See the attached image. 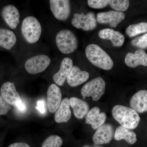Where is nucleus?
I'll return each instance as SVG.
<instances>
[{
  "instance_id": "nucleus-3",
  "label": "nucleus",
  "mask_w": 147,
  "mask_h": 147,
  "mask_svg": "<svg viewBox=\"0 0 147 147\" xmlns=\"http://www.w3.org/2000/svg\"><path fill=\"white\" fill-rule=\"evenodd\" d=\"M21 30L25 39L31 44L35 43L39 40L42 32V28L39 21L32 16L24 18Z\"/></svg>"
},
{
  "instance_id": "nucleus-16",
  "label": "nucleus",
  "mask_w": 147,
  "mask_h": 147,
  "mask_svg": "<svg viewBox=\"0 0 147 147\" xmlns=\"http://www.w3.org/2000/svg\"><path fill=\"white\" fill-rule=\"evenodd\" d=\"M89 76L87 71H82L79 67L74 66L67 78V82L70 86L76 87L86 82Z\"/></svg>"
},
{
  "instance_id": "nucleus-14",
  "label": "nucleus",
  "mask_w": 147,
  "mask_h": 147,
  "mask_svg": "<svg viewBox=\"0 0 147 147\" xmlns=\"http://www.w3.org/2000/svg\"><path fill=\"white\" fill-rule=\"evenodd\" d=\"M106 119L105 113H100L99 108L94 107L87 113L86 123L91 125L92 128L96 129L105 123Z\"/></svg>"
},
{
  "instance_id": "nucleus-33",
  "label": "nucleus",
  "mask_w": 147,
  "mask_h": 147,
  "mask_svg": "<svg viewBox=\"0 0 147 147\" xmlns=\"http://www.w3.org/2000/svg\"><path fill=\"white\" fill-rule=\"evenodd\" d=\"M83 147H102L100 146H99V145H94L93 146H89V145H86V146H84Z\"/></svg>"
},
{
  "instance_id": "nucleus-2",
  "label": "nucleus",
  "mask_w": 147,
  "mask_h": 147,
  "mask_svg": "<svg viewBox=\"0 0 147 147\" xmlns=\"http://www.w3.org/2000/svg\"><path fill=\"white\" fill-rule=\"evenodd\" d=\"M87 59L93 65L105 70L113 68L114 62L110 56L101 47L96 44H91L85 50Z\"/></svg>"
},
{
  "instance_id": "nucleus-21",
  "label": "nucleus",
  "mask_w": 147,
  "mask_h": 147,
  "mask_svg": "<svg viewBox=\"0 0 147 147\" xmlns=\"http://www.w3.org/2000/svg\"><path fill=\"white\" fill-rule=\"evenodd\" d=\"M69 105L73 110L74 114L76 118L82 119L86 115L89 111V105L84 100L76 97L70 98Z\"/></svg>"
},
{
  "instance_id": "nucleus-11",
  "label": "nucleus",
  "mask_w": 147,
  "mask_h": 147,
  "mask_svg": "<svg viewBox=\"0 0 147 147\" xmlns=\"http://www.w3.org/2000/svg\"><path fill=\"white\" fill-rule=\"evenodd\" d=\"M61 89L56 84H52L47 91V106L50 113H56L61 102Z\"/></svg>"
},
{
  "instance_id": "nucleus-6",
  "label": "nucleus",
  "mask_w": 147,
  "mask_h": 147,
  "mask_svg": "<svg viewBox=\"0 0 147 147\" xmlns=\"http://www.w3.org/2000/svg\"><path fill=\"white\" fill-rule=\"evenodd\" d=\"M50 63V58L47 55H36L30 58L26 61L25 67L29 73L36 74L45 71Z\"/></svg>"
},
{
  "instance_id": "nucleus-19",
  "label": "nucleus",
  "mask_w": 147,
  "mask_h": 147,
  "mask_svg": "<svg viewBox=\"0 0 147 147\" xmlns=\"http://www.w3.org/2000/svg\"><path fill=\"white\" fill-rule=\"evenodd\" d=\"M98 35L101 39L111 40L114 47H121L124 42L125 37L123 35L113 29H102L99 32Z\"/></svg>"
},
{
  "instance_id": "nucleus-25",
  "label": "nucleus",
  "mask_w": 147,
  "mask_h": 147,
  "mask_svg": "<svg viewBox=\"0 0 147 147\" xmlns=\"http://www.w3.org/2000/svg\"><path fill=\"white\" fill-rule=\"evenodd\" d=\"M109 4L111 8L117 11H125L127 10L129 5V1L127 0H110Z\"/></svg>"
},
{
  "instance_id": "nucleus-30",
  "label": "nucleus",
  "mask_w": 147,
  "mask_h": 147,
  "mask_svg": "<svg viewBox=\"0 0 147 147\" xmlns=\"http://www.w3.org/2000/svg\"><path fill=\"white\" fill-rule=\"evenodd\" d=\"M14 107L17 111L20 113H25L27 109L26 105L25 104V102L22 100L18 101Z\"/></svg>"
},
{
  "instance_id": "nucleus-31",
  "label": "nucleus",
  "mask_w": 147,
  "mask_h": 147,
  "mask_svg": "<svg viewBox=\"0 0 147 147\" xmlns=\"http://www.w3.org/2000/svg\"><path fill=\"white\" fill-rule=\"evenodd\" d=\"M45 102L43 100H38L37 102L36 108L37 110L41 113V114H45L46 112V108L45 107Z\"/></svg>"
},
{
  "instance_id": "nucleus-18",
  "label": "nucleus",
  "mask_w": 147,
  "mask_h": 147,
  "mask_svg": "<svg viewBox=\"0 0 147 147\" xmlns=\"http://www.w3.org/2000/svg\"><path fill=\"white\" fill-rule=\"evenodd\" d=\"M125 62L132 68L139 65L147 66V54L142 49H138L134 53H128L125 56Z\"/></svg>"
},
{
  "instance_id": "nucleus-13",
  "label": "nucleus",
  "mask_w": 147,
  "mask_h": 147,
  "mask_svg": "<svg viewBox=\"0 0 147 147\" xmlns=\"http://www.w3.org/2000/svg\"><path fill=\"white\" fill-rule=\"evenodd\" d=\"M4 20L11 28L15 29L20 22V14L15 6L8 5L5 6L1 11Z\"/></svg>"
},
{
  "instance_id": "nucleus-8",
  "label": "nucleus",
  "mask_w": 147,
  "mask_h": 147,
  "mask_svg": "<svg viewBox=\"0 0 147 147\" xmlns=\"http://www.w3.org/2000/svg\"><path fill=\"white\" fill-rule=\"evenodd\" d=\"M50 9L55 18L65 21L70 15V1L68 0H50Z\"/></svg>"
},
{
  "instance_id": "nucleus-22",
  "label": "nucleus",
  "mask_w": 147,
  "mask_h": 147,
  "mask_svg": "<svg viewBox=\"0 0 147 147\" xmlns=\"http://www.w3.org/2000/svg\"><path fill=\"white\" fill-rule=\"evenodd\" d=\"M16 37L12 31L8 29L0 28V46L10 50L16 42Z\"/></svg>"
},
{
  "instance_id": "nucleus-12",
  "label": "nucleus",
  "mask_w": 147,
  "mask_h": 147,
  "mask_svg": "<svg viewBox=\"0 0 147 147\" xmlns=\"http://www.w3.org/2000/svg\"><path fill=\"white\" fill-rule=\"evenodd\" d=\"M1 94L7 102L14 107L18 101L22 100L14 83L7 82L3 84L1 87Z\"/></svg>"
},
{
  "instance_id": "nucleus-20",
  "label": "nucleus",
  "mask_w": 147,
  "mask_h": 147,
  "mask_svg": "<svg viewBox=\"0 0 147 147\" xmlns=\"http://www.w3.org/2000/svg\"><path fill=\"white\" fill-rule=\"evenodd\" d=\"M70 107L69 99L67 98H64L55 113V120L56 122L57 123H67L69 120L71 116Z\"/></svg>"
},
{
  "instance_id": "nucleus-7",
  "label": "nucleus",
  "mask_w": 147,
  "mask_h": 147,
  "mask_svg": "<svg viewBox=\"0 0 147 147\" xmlns=\"http://www.w3.org/2000/svg\"><path fill=\"white\" fill-rule=\"evenodd\" d=\"M71 24L76 28L82 29L86 31L94 30L97 25L94 13L92 11L86 14H84L83 12L74 13L71 20Z\"/></svg>"
},
{
  "instance_id": "nucleus-29",
  "label": "nucleus",
  "mask_w": 147,
  "mask_h": 147,
  "mask_svg": "<svg viewBox=\"0 0 147 147\" xmlns=\"http://www.w3.org/2000/svg\"><path fill=\"white\" fill-rule=\"evenodd\" d=\"M11 108V105L7 102L0 95V115H4Z\"/></svg>"
},
{
  "instance_id": "nucleus-9",
  "label": "nucleus",
  "mask_w": 147,
  "mask_h": 147,
  "mask_svg": "<svg viewBox=\"0 0 147 147\" xmlns=\"http://www.w3.org/2000/svg\"><path fill=\"white\" fill-rule=\"evenodd\" d=\"M123 12L117 11H109L98 13L96 21L100 24H108L110 27L116 28L125 18Z\"/></svg>"
},
{
  "instance_id": "nucleus-23",
  "label": "nucleus",
  "mask_w": 147,
  "mask_h": 147,
  "mask_svg": "<svg viewBox=\"0 0 147 147\" xmlns=\"http://www.w3.org/2000/svg\"><path fill=\"white\" fill-rule=\"evenodd\" d=\"M114 138L117 141L123 139L130 144H133L137 141V135L134 131L121 125L116 128Z\"/></svg>"
},
{
  "instance_id": "nucleus-4",
  "label": "nucleus",
  "mask_w": 147,
  "mask_h": 147,
  "mask_svg": "<svg viewBox=\"0 0 147 147\" xmlns=\"http://www.w3.org/2000/svg\"><path fill=\"white\" fill-rule=\"evenodd\" d=\"M56 42L58 49L64 54L73 53L78 48V41L73 32L65 29L58 32L56 36Z\"/></svg>"
},
{
  "instance_id": "nucleus-15",
  "label": "nucleus",
  "mask_w": 147,
  "mask_h": 147,
  "mask_svg": "<svg viewBox=\"0 0 147 147\" xmlns=\"http://www.w3.org/2000/svg\"><path fill=\"white\" fill-rule=\"evenodd\" d=\"M73 67L72 60L69 58H64L61 63L59 70L53 76L55 84L58 86H63Z\"/></svg>"
},
{
  "instance_id": "nucleus-10",
  "label": "nucleus",
  "mask_w": 147,
  "mask_h": 147,
  "mask_svg": "<svg viewBox=\"0 0 147 147\" xmlns=\"http://www.w3.org/2000/svg\"><path fill=\"white\" fill-rule=\"evenodd\" d=\"M114 134L113 126L110 124H104L95 132L92 137L93 141L96 145L108 144L112 141Z\"/></svg>"
},
{
  "instance_id": "nucleus-24",
  "label": "nucleus",
  "mask_w": 147,
  "mask_h": 147,
  "mask_svg": "<svg viewBox=\"0 0 147 147\" xmlns=\"http://www.w3.org/2000/svg\"><path fill=\"white\" fill-rule=\"evenodd\" d=\"M127 35L131 38L147 32V22H141L129 26L126 30Z\"/></svg>"
},
{
  "instance_id": "nucleus-26",
  "label": "nucleus",
  "mask_w": 147,
  "mask_h": 147,
  "mask_svg": "<svg viewBox=\"0 0 147 147\" xmlns=\"http://www.w3.org/2000/svg\"><path fill=\"white\" fill-rule=\"evenodd\" d=\"M63 141L61 137L57 135L49 136L45 139L42 145V147H60Z\"/></svg>"
},
{
  "instance_id": "nucleus-17",
  "label": "nucleus",
  "mask_w": 147,
  "mask_h": 147,
  "mask_svg": "<svg viewBox=\"0 0 147 147\" xmlns=\"http://www.w3.org/2000/svg\"><path fill=\"white\" fill-rule=\"evenodd\" d=\"M129 105L137 113L147 112V90H142L136 93L131 98Z\"/></svg>"
},
{
  "instance_id": "nucleus-1",
  "label": "nucleus",
  "mask_w": 147,
  "mask_h": 147,
  "mask_svg": "<svg viewBox=\"0 0 147 147\" xmlns=\"http://www.w3.org/2000/svg\"><path fill=\"white\" fill-rule=\"evenodd\" d=\"M113 118L121 126L129 129H134L139 125L140 117L139 114L132 108L117 105L112 109Z\"/></svg>"
},
{
  "instance_id": "nucleus-5",
  "label": "nucleus",
  "mask_w": 147,
  "mask_h": 147,
  "mask_svg": "<svg viewBox=\"0 0 147 147\" xmlns=\"http://www.w3.org/2000/svg\"><path fill=\"white\" fill-rule=\"evenodd\" d=\"M105 88V81L101 77H97L84 85L81 90V94L84 99L91 97L93 101H97L104 94Z\"/></svg>"
},
{
  "instance_id": "nucleus-28",
  "label": "nucleus",
  "mask_w": 147,
  "mask_h": 147,
  "mask_svg": "<svg viewBox=\"0 0 147 147\" xmlns=\"http://www.w3.org/2000/svg\"><path fill=\"white\" fill-rule=\"evenodd\" d=\"M108 0H89L88 4L90 7L94 9L104 8L109 4Z\"/></svg>"
},
{
  "instance_id": "nucleus-32",
  "label": "nucleus",
  "mask_w": 147,
  "mask_h": 147,
  "mask_svg": "<svg viewBox=\"0 0 147 147\" xmlns=\"http://www.w3.org/2000/svg\"><path fill=\"white\" fill-rule=\"evenodd\" d=\"M8 147H30L27 144L24 143H15L11 144Z\"/></svg>"
},
{
  "instance_id": "nucleus-27",
  "label": "nucleus",
  "mask_w": 147,
  "mask_h": 147,
  "mask_svg": "<svg viewBox=\"0 0 147 147\" xmlns=\"http://www.w3.org/2000/svg\"><path fill=\"white\" fill-rule=\"evenodd\" d=\"M131 44L140 49L147 48V33L142 36L134 38L131 41Z\"/></svg>"
}]
</instances>
